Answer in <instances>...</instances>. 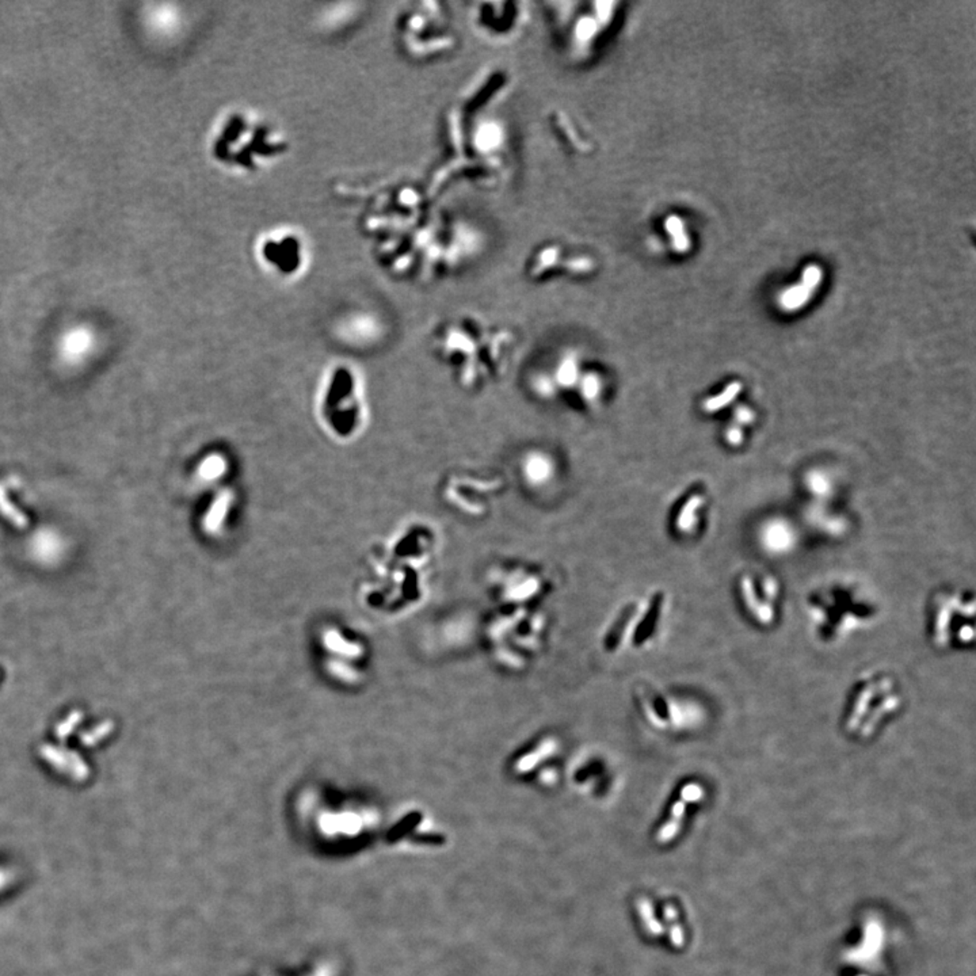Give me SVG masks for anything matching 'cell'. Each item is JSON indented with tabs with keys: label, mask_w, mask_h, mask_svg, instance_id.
<instances>
[{
	"label": "cell",
	"mask_w": 976,
	"mask_h": 976,
	"mask_svg": "<svg viewBox=\"0 0 976 976\" xmlns=\"http://www.w3.org/2000/svg\"><path fill=\"white\" fill-rule=\"evenodd\" d=\"M209 144L213 161L234 172H259L286 150L285 137L269 120L243 109L216 121Z\"/></svg>",
	"instance_id": "6da1fadb"
},
{
	"label": "cell",
	"mask_w": 976,
	"mask_h": 976,
	"mask_svg": "<svg viewBox=\"0 0 976 976\" xmlns=\"http://www.w3.org/2000/svg\"><path fill=\"white\" fill-rule=\"evenodd\" d=\"M902 707V692L897 681L887 673H868L851 688L843 712V730L856 739H870Z\"/></svg>",
	"instance_id": "7a4b0ae2"
},
{
	"label": "cell",
	"mask_w": 976,
	"mask_h": 976,
	"mask_svg": "<svg viewBox=\"0 0 976 976\" xmlns=\"http://www.w3.org/2000/svg\"><path fill=\"white\" fill-rule=\"evenodd\" d=\"M878 610L864 597L823 591L807 601L808 621L826 642H835L869 626Z\"/></svg>",
	"instance_id": "3957f363"
},
{
	"label": "cell",
	"mask_w": 976,
	"mask_h": 976,
	"mask_svg": "<svg viewBox=\"0 0 976 976\" xmlns=\"http://www.w3.org/2000/svg\"><path fill=\"white\" fill-rule=\"evenodd\" d=\"M929 634L943 650L967 647L975 637V600L967 593H943L930 605Z\"/></svg>",
	"instance_id": "277c9868"
},
{
	"label": "cell",
	"mask_w": 976,
	"mask_h": 976,
	"mask_svg": "<svg viewBox=\"0 0 976 976\" xmlns=\"http://www.w3.org/2000/svg\"><path fill=\"white\" fill-rule=\"evenodd\" d=\"M308 242L304 234L292 227H274L256 239L259 264L278 277L289 278L307 266Z\"/></svg>",
	"instance_id": "5b68a950"
},
{
	"label": "cell",
	"mask_w": 976,
	"mask_h": 976,
	"mask_svg": "<svg viewBox=\"0 0 976 976\" xmlns=\"http://www.w3.org/2000/svg\"><path fill=\"white\" fill-rule=\"evenodd\" d=\"M324 422L338 437L353 435L361 421V407L357 397L356 380L350 370L338 367L330 377L323 396Z\"/></svg>",
	"instance_id": "8992f818"
},
{
	"label": "cell",
	"mask_w": 976,
	"mask_h": 976,
	"mask_svg": "<svg viewBox=\"0 0 976 976\" xmlns=\"http://www.w3.org/2000/svg\"><path fill=\"white\" fill-rule=\"evenodd\" d=\"M738 602L751 623L769 628L777 621L780 605V586L775 578L765 575L756 580L751 574L743 575L738 582Z\"/></svg>",
	"instance_id": "52a82bcc"
},
{
	"label": "cell",
	"mask_w": 976,
	"mask_h": 976,
	"mask_svg": "<svg viewBox=\"0 0 976 976\" xmlns=\"http://www.w3.org/2000/svg\"><path fill=\"white\" fill-rule=\"evenodd\" d=\"M40 756L56 772L67 776L71 780L82 783V781L90 777V767L83 761L82 757L75 753V751L56 748L53 745H42L40 748Z\"/></svg>",
	"instance_id": "ba28073f"
},
{
	"label": "cell",
	"mask_w": 976,
	"mask_h": 976,
	"mask_svg": "<svg viewBox=\"0 0 976 976\" xmlns=\"http://www.w3.org/2000/svg\"><path fill=\"white\" fill-rule=\"evenodd\" d=\"M94 345H96V337L93 332L86 327H77L61 337L59 353L67 364L79 365L93 353Z\"/></svg>",
	"instance_id": "9c48e42d"
},
{
	"label": "cell",
	"mask_w": 976,
	"mask_h": 976,
	"mask_svg": "<svg viewBox=\"0 0 976 976\" xmlns=\"http://www.w3.org/2000/svg\"><path fill=\"white\" fill-rule=\"evenodd\" d=\"M704 796V789L700 784L689 783L681 789V799L674 803L672 808V818L670 821L659 830L658 842L667 843L675 838L677 832L681 829V822H683V815H685L686 804L688 803H697Z\"/></svg>",
	"instance_id": "30bf717a"
},
{
	"label": "cell",
	"mask_w": 976,
	"mask_h": 976,
	"mask_svg": "<svg viewBox=\"0 0 976 976\" xmlns=\"http://www.w3.org/2000/svg\"><path fill=\"white\" fill-rule=\"evenodd\" d=\"M811 292L813 289L805 284L800 283L799 285L789 288L788 291L784 292L781 296L780 302L785 310L794 311L802 307L810 299Z\"/></svg>",
	"instance_id": "8fae6325"
},
{
	"label": "cell",
	"mask_w": 976,
	"mask_h": 976,
	"mask_svg": "<svg viewBox=\"0 0 976 976\" xmlns=\"http://www.w3.org/2000/svg\"><path fill=\"white\" fill-rule=\"evenodd\" d=\"M637 911L642 916L643 921H645L646 927H647L648 933L653 934L654 937H659L664 934L665 929L658 919L655 918V913H654L653 905L647 897H639L637 900Z\"/></svg>",
	"instance_id": "7c38bea8"
},
{
	"label": "cell",
	"mask_w": 976,
	"mask_h": 976,
	"mask_svg": "<svg viewBox=\"0 0 976 976\" xmlns=\"http://www.w3.org/2000/svg\"><path fill=\"white\" fill-rule=\"evenodd\" d=\"M113 731H115L113 720H104L102 723L97 724L90 731L83 732L80 735V742H82V745L88 746V748H93V746L101 743L105 738L109 737Z\"/></svg>",
	"instance_id": "4fadbf2b"
},
{
	"label": "cell",
	"mask_w": 976,
	"mask_h": 976,
	"mask_svg": "<svg viewBox=\"0 0 976 976\" xmlns=\"http://www.w3.org/2000/svg\"><path fill=\"white\" fill-rule=\"evenodd\" d=\"M83 712L82 711H72L61 723H59L58 729H56V737L59 740L67 739L72 732L77 730V727L82 723Z\"/></svg>",
	"instance_id": "5bb4252c"
},
{
	"label": "cell",
	"mask_w": 976,
	"mask_h": 976,
	"mask_svg": "<svg viewBox=\"0 0 976 976\" xmlns=\"http://www.w3.org/2000/svg\"><path fill=\"white\" fill-rule=\"evenodd\" d=\"M739 389L740 384L732 383L731 386H730L729 388H727L726 391H724L723 394L720 395V396L713 397V399L708 400L705 408H707V410L712 411L718 410V408H721L723 407V405L729 404V403L731 402V400L734 399V397L737 396L738 394H739Z\"/></svg>",
	"instance_id": "9a60e30c"
},
{
	"label": "cell",
	"mask_w": 976,
	"mask_h": 976,
	"mask_svg": "<svg viewBox=\"0 0 976 976\" xmlns=\"http://www.w3.org/2000/svg\"><path fill=\"white\" fill-rule=\"evenodd\" d=\"M669 228L672 234L674 235L675 246L678 250H686L689 247V240L686 237L685 231H683V223L678 218H673L669 221Z\"/></svg>",
	"instance_id": "2e32d148"
},
{
	"label": "cell",
	"mask_w": 976,
	"mask_h": 976,
	"mask_svg": "<svg viewBox=\"0 0 976 976\" xmlns=\"http://www.w3.org/2000/svg\"><path fill=\"white\" fill-rule=\"evenodd\" d=\"M821 269H819L818 266H813H813H808L807 269L804 270V273H803L802 283L805 284V285L807 286H810V288L813 291V289H815L816 286L819 285V283H821Z\"/></svg>",
	"instance_id": "e0dca14e"
},
{
	"label": "cell",
	"mask_w": 976,
	"mask_h": 976,
	"mask_svg": "<svg viewBox=\"0 0 976 976\" xmlns=\"http://www.w3.org/2000/svg\"><path fill=\"white\" fill-rule=\"evenodd\" d=\"M670 941L675 948H683V943H685V934H683V929L681 925L673 924L670 927Z\"/></svg>",
	"instance_id": "ac0fdd59"
},
{
	"label": "cell",
	"mask_w": 976,
	"mask_h": 976,
	"mask_svg": "<svg viewBox=\"0 0 976 976\" xmlns=\"http://www.w3.org/2000/svg\"><path fill=\"white\" fill-rule=\"evenodd\" d=\"M664 914H665V918H666L667 921H670V922L677 921V916H678L677 910H675V908L673 907L672 905H667L666 907H665Z\"/></svg>",
	"instance_id": "d6986e66"
}]
</instances>
